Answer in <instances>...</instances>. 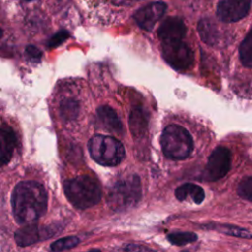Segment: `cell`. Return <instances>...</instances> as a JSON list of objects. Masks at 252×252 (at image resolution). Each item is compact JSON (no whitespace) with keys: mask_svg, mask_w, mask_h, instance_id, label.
Listing matches in <instances>:
<instances>
[{"mask_svg":"<svg viewBox=\"0 0 252 252\" xmlns=\"http://www.w3.org/2000/svg\"><path fill=\"white\" fill-rule=\"evenodd\" d=\"M11 206L14 219L19 224L34 223L46 212V191L38 182L22 181L12 192Z\"/></svg>","mask_w":252,"mask_h":252,"instance_id":"cell-1","label":"cell"},{"mask_svg":"<svg viewBox=\"0 0 252 252\" xmlns=\"http://www.w3.org/2000/svg\"><path fill=\"white\" fill-rule=\"evenodd\" d=\"M204 227L208 229H214L220 233H224L231 236L241 237V238H252V233L242 227H238L231 224H220V223H210L206 224Z\"/></svg>","mask_w":252,"mask_h":252,"instance_id":"cell-17","label":"cell"},{"mask_svg":"<svg viewBox=\"0 0 252 252\" xmlns=\"http://www.w3.org/2000/svg\"><path fill=\"white\" fill-rule=\"evenodd\" d=\"M68 36H69V32L67 31H59L52 37H50L47 45L48 47H56L59 44H61L63 41H65Z\"/></svg>","mask_w":252,"mask_h":252,"instance_id":"cell-24","label":"cell"},{"mask_svg":"<svg viewBox=\"0 0 252 252\" xmlns=\"http://www.w3.org/2000/svg\"><path fill=\"white\" fill-rule=\"evenodd\" d=\"M142 197L140 178L131 175L116 181L107 194V204L115 212L129 210L136 206Z\"/></svg>","mask_w":252,"mask_h":252,"instance_id":"cell-3","label":"cell"},{"mask_svg":"<svg viewBox=\"0 0 252 252\" xmlns=\"http://www.w3.org/2000/svg\"><path fill=\"white\" fill-rule=\"evenodd\" d=\"M185 32V25L179 17L165 19L158 30V35L162 43L181 41Z\"/></svg>","mask_w":252,"mask_h":252,"instance_id":"cell-11","label":"cell"},{"mask_svg":"<svg viewBox=\"0 0 252 252\" xmlns=\"http://www.w3.org/2000/svg\"><path fill=\"white\" fill-rule=\"evenodd\" d=\"M174 194L178 201H185L190 198L195 204H201L205 199L203 188L193 183H185L178 186Z\"/></svg>","mask_w":252,"mask_h":252,"instance_id":"cell-13","label":"cell"},{"mask_svg":"<svg viewBox=\"0 0 252 252\" xmlns=\"http://www.w3.org/2000/svg\"><path fill=\"white\" fill-rule=\"evenodd\" d=\"M80 241V238L75 235L59 238L50 244V252H62L68 249H72L77 246Z\"/></svg>","mask_w":252,"mask_h":252,"instance_id":"cell-20","label":"cell"},{"mask_svg":"<svg viewBox=\"0 0 252 252\" xmlns=\"http://www.w3.org/2000/svg\"><path fill=\"white\" fill-rule=\"evenodd\" d=\"M165 10V3L152 2L137 10L133 17L140 28L146 31H152L156 23L162 17Z\"/></svg>","mask_w":252,"mask_h":252,"instance_id":"cell-10","label":"cell"},{"mask_svg":"<svg viewBox=\"0 0 252 252\" xmlns=\"http://www.w3.org/2000/svg\"><path fill=\"white\" fill-rule=\"evenodd\" d=\"M114 252H156V251L144 244L127 243L115 248Z\"/></svg>","mask_w":252,"mask_h":252,"instance_id":"cell-23","label":"cell"},{"mask_svg":"<svg viewBox=\"0 0 252 252\" xmlns=\"http://www.w3.org/2000/svg\"><path fill=\"white\" fill-rule=\"evenodd\" d=\"M16 143L17 139L13 129L3 124L1 127V163L3 165L10 161Z\"/></svg>","mask_w":252,"mask_h":252,"instance_id":"cell-12","label":"cell"},{"mask_svg":"<svg viewBox=\"0 0 252 252\" xmlns=\"http://www.w3.org/2000/svg\"><path fill=\"white\" fill-rule=\"evenodd\" d=\"M87 252H101L99 249H91V250H89V251H87Z\"/></svg>","mask_w":252,"mask_h":252,"instance_id":"cell-26","label":"cell"},{"mask_svg":"<svg viewBox=\"0 0 252 252\" xmlns=\"http://www.w3.org/2000/svg\"><path fill=\"white\" fill-rule=\"evenodd\" d=\"M231 164L230 151L225 147H218L210 155L205 168V178L209 181H217L222 178Z\"/></svg>","mask_w":252,"mask_h":252,"instance_id":"cell-8","label":"cell"},{"mask_svg":"<svg viewBox=\"0 0 252 252\" xmlns=\"http://www.w3.org/2000/svg\"><path fill=\"white\" fill-rule=\"evenodd\" d=\"M162 55L165 61L176 70L188 69L194 60L191 48L182 40L162 43Z\"/></svg>","mask_w":252,"mask_h":252,"instance_id":"cell-7","label":"cell"},{"mask_svg":"<svg viewBox=\"0 0 252 252\" xmlns=\"http://www.w3.org/2000/svg\"><path fill=\"white\" fill-rule=\"evenodd\" d=\"M26 53L30 59L33 61H38L41 57V51L34 45H28L26 48Z\"/></svg>","mask_w":252,"mask_h":252,"instance_id":"cell-25","label":"cell"},{"mask_svg":"<svg viewBox=\"0 0 252 252\" xmlns=\"http://www.w3.org/2000/svg\"><path fill=\"white\" fill-rule=\"evenodd\" d=\"M64 193L68 201L77 209H87L96 205L101 198L98 183L92 177L80 175L64 182Z\"/></svg>","mask_w":252,"mask_h":252,"instance_id":"cell-2","label":"cell"},{"mask_svg":"<svg viewBox=\"0 0 252 252\" xmlns=\"http://www.w3.org/2000/svg\"><path fill=\"white\" fill-rule=\"evenodd\" d=\"M166 238L173 245L183 246L195 242L198 239V235L192 231H173L168 233Z\"/></svg>","mask_w":252,"mask_h":252,"instance_id":"cell-19","label":"cell"},{"mask_svg":"<svg viewBox=\"0 0 252 252\" xmlns=\"http://www.w3.org/2000/svg\"><path fill=\"white\" fill-rule=\"evenodd\" d=\"M97 115L105 129L114 133L122 132V123L115 110L107 105L97 108Z\"/></svg>","mask_w":252,"mask_h":252,"instance_id":"cell-15","label":"cell"},{"mask_svg":"<svg viewBox=\"0 0 252 252\" xmlns=\"http://www.w3.org/2000/svg\"><path fill=\"white\" fill-rule=\"evenodd\" d=\"M237 194L244 200L252 202V176L243 178L237 186Z\"/></svg>","mask_w":252,"mask_h":252,"instance_id":"cell-22","label":"cell"},{"mask_svg":"<svg viewBox=\"0 0 252 252\" xmlns=\"http://www.w3.org/2000/svg\"><path fill=\"white\" fill-rule=\"evenodd\" d=\"M198 32L202 40L210 45H215L220 41V31L211 19H203L198 24Z\"/></svg>","mask_w":252,"mask_h":252,"instance_id":"cell-14","label":"cell"},{"mask_svg":"<svg viewBox=\"0 0 252 252\" xmlns=\"http://www.w3.org/2000/svg\"><path fill=\"white\" fill-rule=\"evenodd\" d=\"M164 156L171 159H184L193 150V139L182 126L173 124L165 127L160 136Z\"/></svg>","mask_w":252,"mask_h":252,"instance_id":"cell-4","label":"cell"},{"mask_svg":"<svg viewBox=\"0 0 252 252\" xmlns=\"http://www.w3.org/2000/svg\"><path fill=\"white\" fill-rule=\"evenodd\" d=\"M251 2L247 0H224L218 3L217 16L224 23H233L243 19L249 12Z\"/></svg>","mask_w":252,"mask_h":252,"instance_id":"cell-9","label":"cell"},{"mask_svg":"<svg viewBox=\"0 0 252 252\" xmlns=\"http://www.w3.org/2000/svg\"><path fill=\"white\" fill-rule=\"evenodd\" d=\"M129 126L133 136H141L147 128V118L142 108L136 107L131 111L129 118Z\"/></svg>","mask_w":252,"mask_h":252,"instance_id":"cell-16","label":"cell"},{"mask_svg":"<svg viewBox=\"0 0 252 252\" xmlns=\"http://www.w3.org/2000/svg\"><path fill=\"white\" fill-rule=\"evenodd\" d=\"M88 148L91 157L105 166L117 165L125 157L123 145L111 136L95 135L89 141Z\"/></svg>","mask_w":252,"mask_h":252,"instance_id":"cell-5","label":"cell"},{"mask_svg":"<svg viewBox=\"0 0 252 252\" xmlns=\"http://www.w3.org/2000/svg\"><path fill=\"white\" fill-rule=\"evenodd\" d=\"M181 252H189V251H188V250H182Z\"/></svg>","mask_w":252,"mask_h":252,"instance_id":"cell-27","label":"cell"},{"mask_svg":"<svg viewBox=\"0 0 252 252\" xmlns=\"http://www.w3.org/2000/svg\"><path fill=\"white\" fill-rule=\"evenodd\" d=\"M79 105L73 99H65L60 104V114L65 120H70L78 115Z\"/></svg>","mask_w":252,"mask_h":252,"instance_id":"cell-21","label":"cell"},{"mask_svg":"<svg viewBox=\"0 0 252 252\" xmlns=\"http://www.w3.org/2000/svg\"><path fill=\"white\" fill-rule=\"evenodd\" d=\"M61 230L57 224L48 226H38L35 223L23 225L21 228L17 229L14 233V239L18 246L27 247L32 245L38 241L52 237L53 235L59 233Z\"/></svg>","mask_w":252,"mask_h":252,"instance_id":"cell-6","label":"cell"},{"mask_svg":"<svg viewBox=\"0 0 252 252\" xmlns=\"http://www.w3.org/2000/svg\"><path fill=\"white\" fill-rule=\"evenodd\" d=\"M239 59L245 67L252 68V30L239 45Z\"/></svg>","mask_w":252,"mask_h":252,"instance_id":"cell-18","label":"cell"}]
</instances>
